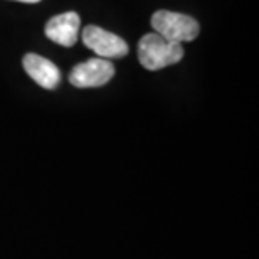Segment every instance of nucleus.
<instances>
[{
    "label": "nucleus",
    "mask_w": 259,
    "mask_h": 259,
    "mask_svg": "<svg viewBox=\"0 0 259 259\" xmlns=\"http://www.w3.org/2000/svg\"><path fill=\"white\" fill-rule=\"evenodd\" d=\"M184 58L182 44H175L158 34H145L138 42V61L145 69L158 71L177 64Z\"/></svg>",
    "instance_id": "f257e3e1"
},
{
    "label": "nucleus",
    "mask_w": 259,
    "mask_h": 259,
    "mask_svg": "<svg viewBox=\"0 0 259 259\" xmlns=\"http://www.w3.org/2000/svg\"><path fill=\"white\" fill-rule=\"evenodd\" d=\"M152 27L155 34L175 44L190 42L200 32L199 22L194 17L170 10H157L152 15Z\"/></svg>",
    "instance_id": "f03ea898"
},
{
    "label": "nucleus",
    "mask_w": 259,
    "mask_h": 259,
    "mask_svg": "<svg viewBox=\"0 0 259 259\" xmlns=\"http://www.w3.org/2000/svg\"><path fill=\"white\" fill-rule=\"evenodd\" d=\"M82 42L101 59H118L128 54V44L120 35L108 32L98 25H88L82 30Z\"/></svg>",
    "instance_id": "7ed1b4c3"
},
{
    "label": "nucleus",
    "mask_w": 259,
    "mask_h": 259,
    "mask_svg": "<svg viewBox=\"0 0 259 259\" xmlns=\"http://www.w3.org/2000/svg\"><path fill=\"white\" fill-rule=\"evenodd\" d=\"M115 76V67L108 59L95 58L72 67L69 82L76 88H100Z\"/></svg>",
    "instance_id": "20e7f679"
},
{
    "label": "nucleus",
    "mask_w": 259,
    "mask_h": 259,
    "mask_svg": "<svg viewBox=\"0 0 259 259\" xmlns=\"http://www.w3.org/2000/svg\"><path fill=\"white\" fill-rule=\"evenodd\" d=\"M79 27H81V19L76 12L59 14L46 24V35L56 44L64 46V48H71L77 40Z\"/></svg>",
    "instance_id": "39448f33"
},
{
    "label": "nucleus",
    "mask_w": 259,
    "mask_h": 259,
    "mask_svg": "<svg viewBox=\"0 0 259 259\" xmlns=\"http://www.w3.org/2000/svg\"><path fill=\"white\" fill-rule=\"evenodd\" d=\"M22 64L25 72L39 86H42L44 90H54V88H58L61 81V72L58 69V66L51 63L49 59H46L39 54H25Z\"/></svg>",
    "instance_id": "423d86ee"
},
{
    "label": "nucleus",
    "mask_w": 259,
    "mask_h": 259,
    "mask_svg": "<svg viewBox=\"0 0 259 259\" xmlns=\"http://www.w3.org/2000/svg\"><path fill=\"white\" fill-rule=\"evenodd\" d=\"M15 2H24V4H37L40 0H15Z\"/></svg>",
    "instance_id": "0eeeda50"
}]
</instances>
